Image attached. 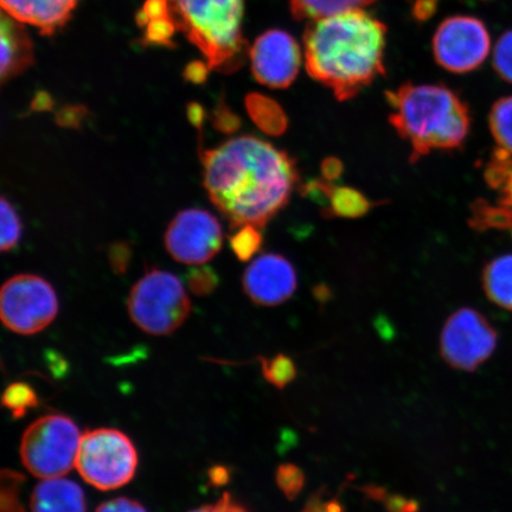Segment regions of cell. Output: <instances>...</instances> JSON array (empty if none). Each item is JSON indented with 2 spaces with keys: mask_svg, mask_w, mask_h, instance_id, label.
I'll return each mask as SVG.
<instances>
[{
  "mask_svg": "<svg viewBox=\"0 0 512 512\" xmlns=\"http://www.w3.org/2000/svg\"><path fill=\"white\" fill-rule=\"evenodd\" d=\"M201 152L204 188L233 228H264L285 208L299 179L296 162L259 138H233Z\"/></svg>",
  "mask_w": 512,
  "mask_h": 512,
  "instance_id": "obj_1",
  "label": "cell"
},
{
  "mask_svg": "<svg viewBox=\"0 0 512 512\" xmlns=\"http://www.w3.org/2000/svg\"><path fill=\"white\" fill-rule=\"evenodd\" d=\"M387 28L362 9L313 19L304 35L311 78L341 101L354 98L384 74Z\"/></svg>",
  "mask_w": 512,
  "mask_h": 512,
  "instance_id": "obj_2",
  "label": "cell"
},
{
  "mask_svg": "<svg viewBox=\"0 0 512 512\" xmlns=\"http://www.w3.org/2000/svg\"><path fill=\"white\" fill-rule=\"evenodd\" d=\"M387 99L390 124L412 146V162L433 150L459 149L470 132L469 107L445 86L408 82Z\"/></svg>",
  "mask_w": 512,
  "mask_h": 512,
  "instance_id": "obj_3",
  "label": "cell"
},
{
  "mask_svg": "<svg viewBox=\"0 0 512 512\" xmlns=\"http://www.w3.org/2000/svg\"><path fill=\"white\" fill-rule=\"evenodd\" d=\"M169 16L206 57L211 70H238L247 56L242 36L245 0H168Z\"/></svg>",
  "mask_w": 512,
  "mask_h": 512,
  "instance_id": "obj_4",
  "label": "cell"
},
{
  "mask_svg": "<svg viewBox=\"0 0 512 512\" xmlns=\"http://www.w3.org/2000/svg\"><path fill=\"white\" fill-rule=\"evenodd\" d=\"M128 315L140 330L152 336H168L181 328L191 303L181 280L170 272L152 270L132 287Z\"/></svg>",
  "mask_w": 512,
  "mask_h": 512,
  "instance_id": "obj_5",
  "label": "cell"
},
{
  "mask_svg": "<svg viewBox=\"0 0 512 512\" xmlns=\"http://www.w3.org/2000/svg\"><path fill=\"white\" fill-rule=\"evenodd\" d=\"M81 439L79 427L68 416H43L23 434L22 463L37 478L63 477L76 466Z\"/></svg>",
  "mask_w": 512,
  "mask_h": 512,
  "instance_id": "obj_6",
  "label": "cell"
},
{
  "mask_svg": "<svg viewBox=\"0 0 512 512\" xmlns=\"http://www.w3.org/2000/svg\"><path fill=\"white\" fill-rule=\"evenodd\" d=\"M138 452L130 438L113 428L82 435L76 469L94 488L108 491L130 483L136 475Z\"/></svg>",
  "mask_w": 512,
  "mask_h": 512,
  "instance_id": "obj_7",
  "label": "cell"
},
{
  "mask_svg": "<svg viewBox=\"0 0 512 512\" xmlns=\"http://www.w3.org/2000/svg\"><path fill=\"white\" fill-rule=\"evenodd\" d=\"M57 312L59 299L53 286L37 275H15L2 287L0 317L15 334H38L54 322Z\"/></svg>",
  "mask_w": 512,
  "mask_h": 512,
  "instance_id": "obj_8",
  "label": "cell"
},
{
  "mask_svg": "<svg viewBox=\"0 0 512 512\" xmlns=\"http://www.w3.org/2000/svg\"><path fill=\"white\" fill-rule=\"evenodd\" d=\"M498 335L477 310L463 307L447 319L440 338L441 355L451 367L475 371L494 354Z\"/></svg>",
  "mask_w": 512,
  "mask_h": 512,
  "instance_id": "obj_9",
  "label": "cell"
},
{
  "mask_svg": "<svg viewBox=\"0 0 512 512\" xmlns=\"http://www.w3.org/2000/svg\"><path fill=\"white\" fill-rule=\"evenodd\" d=\"M490 35L478 18L454 16L440 24L433 38V54L440 67L464 74L482 66L490 51Z\"/></svg>",
  "mask_w": 512,
  "mask_h": 512,
  "instance_id": "obj_10",
  "label": "cell"
},
{
  "mask_svg": "<svg viewBox=\"0 0 512 512\" xmlns=\"http://www.w3.org/2000/svg\"><path fill=\"white\" fill-rule=\"evenodd\" d=\"M166 251L178 262L198 266L220 252L223 242L221 224L213 214L202 209L178 213L165 233Z\"/></svg>",
  "mask_w": 512,
  "mask_h": 512,
  "instance_id": "obj_11",
  "label": "cell"
},
{
  "mask_svg": "<svg viewBox=\"0 0 512 512\" xmlns=\"http://www.w3.org/2000/svg\"><path fill=\"white\" fill-rule=\"evenodd\" d=\"M248 55L255 80L273 89L290 87L302 64L298 42L278 29L268 30L256 38Z\"/></svg>",
  "mask_w": 512,
  "mask_h": 512,
  "instance_id": "obj_12",
  "label": "cell"
},
{
  "mask_svg": "<svg viewBox=\"0 0 512 512\" xmlns=\"http://www.w3.org/2000/svg\"><path fill=\"white\" fill-rule=\"evenodd\" d=\"M297 273L291 262L279 254L255 259L243 275V290L255 304L275 306L293 296Z\"/></svg>",
  "mask_w": 512,
  "mask_h": 512,
  "instance_id": "obj_13",
  "label": "cell"
},
{
  "mask_svg": "<svg viewBox=\"0 0 512 512\" xmlns=\"http://www.w3.org/2000/svg\"><path fill=\"white\" fill-rule=\"evenodd\" d=\"M3 12L42 35H53L67 23L78 0H0Z\"/></svg>",
  "mask_w": 512,
  "mask_h": 512,
  "instance_id": "obj_14",
  "label": "cell"
},
{
  "mask_svg": "<svg viewBox=\"0 0 512 512\" xmlns=\"http://www.w3.org/2000/svg\"><path fill=\"white\" fill-rule=\"evenodd\" d=\"M0 42H2V81H8L34 63V47L27 30L21 22L3 12L0 24Z\"/></svg>",
  "mask_w": 512,
  "mask_h": 512,
  "instance_id": "obj_15",
  "label": "cell"
},
{
  "mask_svg": "<svg viewBox=\"0 0 512 512\" xmlns=\"http://www.w3.org/2000/svg\"><path fill=\"white\" fill-rule=\"evenodd\" d=\"M31 512H86L85 494L73 480L43 479L32 491Z\"/></svg>",
  "mask_w": 512,
  "mask_h": 512,
  "instance_id": "obj_16",
  "label": "cell"
},
{
  "mask_svg": "<svg viewBox=\"0 0 512 512\" xmlns=\"http://www.w3.org/2000/svg\"><path fill=\"white\" fill-rule=\"evenodd\" d=\"M304 194L315 198V200H324L328 204L330 216L343 217V219H358L366 215L373 207L361 191L349 187H337L325 179H317L307 183L303 188Z\"/></svg>",
  "mask_w": 512,
  "mask_h": 512,
  "instance_id": "obj_17",
  "label": "cell"
},
{
  "mask_svg": "<svg viewBox=\"0 0 512 512\" xmlns=\"http://www.w3.org/2000/svg\"><path fill=\"white\" fill-rule=\"evenodd\" d=\"M483 286L492 303L512 311V254L498 256L486 265Z\"/></svg>",
  "mask_w": 512,
  "mask_h": 512,
  "instance_id": "obj_18",
  "label": "cell"
},
{
  "mask_svg": "<svg viewBox=\"0 0 512 512\" xmlns=\"http://www.w3.org/2000/svg\"><path fill=\"white\" fill-rule=\"evenodd\" d=\"M246 108L253 123L268 136L278 137L285 133L288 120L277 101L266 95L251 93L246 96Z\"/></svg>",
  "mask_w": 512,
  "mask_h": 512,
  "instance_id": "obj_19",
  "label": "cell"
},
{
  "mask_svg": "<svg viewBox=\"0 0 512 512\" xmlns=\"http://www.w3.org/2000/svg\"><path fill=\"white\" fill-rule=\"evenodd\" d=\"M292 15L302 19H319L339 12L362 9L376 2V0H288Z\"/></svg>",
  "mask_w": 512,
  "mask_h": 512,
  "instance_id": "obj_20",
  "label": "cell"
},
{
  "mask_svg": "<svg viewBox=\"0 0 512 512\" xmlns=\"http://www.w3.org/2000/svg\"><path fill=\"white\" fill-rule=\"evenodd\" d=\"M485 181L499 194L498 204L512 210V156L496 150L485 169Z\"/></svg>",
  "mask_w": 512,
  "mask_h": 512,
  "instance_id": "obj_21",
  "label": "cell"
},
{
  "mask_svg": "<svg viewBox=\"0 0 512 512\" xmlns=\"http://www.w3.org/2000/svg\"><path fill=\"white\" fill-rule=\"evenodd\" d=\"M489 124L499 149L512 156V95L495 102L491 108Z\"/></svg>",
  "mask_w": 512,
  "mask_h": 512,
  "instance_id": "obj_22",
  "label": "cell"
},
{
  "mask_svg": "<svg viewBox=\"0 0 512 512\" xmlns=\"http://www.w3.org/2000/svg\"><path fill=\"white\" fill-rule=\"evenodd\" d=\"M470 224L478 230L512 228V210L501 204L494 207L488 202L477 201L473 204Z\"/></svg>",
  "mask_w": 512,
  "mask_h": 512,
  "instance_id": "obj_23",
  "label": "cell"
},
{
  "mask_svg": "<svg viewBox=\"0 0 512 512\" xmlns=\"http://www.w3.org/2000/svg\"><path fill=\"white\" fill-rule=\"evenodd\" d=\"M261 371L265 380L278 389H284L297 377L296 363L284 354L261 358Z\"/></svg>",
  "mask_w": 512,
  "mask_h": 512,
  "instance_id": "obj_24",
  "label": "cell"
},
{
  "mask_svg": "<svg viewBox=\"0 0 512 512\" xmlns=\"http://www.w3.org/2000/svg\"><path fill=\"white\" fill-rule=\"evenodd\" d=\"M38 405V396L28 383L16 382L6 388L3 406L11 411L14 418H23L29 409Z\"/></svg>",
  "mask_w": 512,
  "mask_h": 512,
  "instance_id": "obj_25",
  "label": "cell"
},
{
  "mask_svg": "<svg viewBox=\"0 0 512 512\" xmlns=\"http://www.w3.org/2000/svg\"><path fill=\"white\" fill-rule=\"evenodd\" d=\"M25 477L12 470L2 472V490H0V512H27L21 501V486Z\"/></svg>",
  "mask_w": 512,
  "mask_h": 512,
  "instance_id": "obj_26",
  "label": "cell"
},
{
  "mask_svg": "<svg viewBox=\"0 0 512 512\" xmlns=\"http://www.w3.org/2000/svg\"><path fill=\"white\" fill-rule=\"evenodd\" d=\"M262 234L260 228L255 226H242L230 238V247L238 259L248 261L260 251Z\"/></svg>",
  "mask_w": 512,
  "mask_h": 512,
  "instance_id": "obj_27",
  "label": "cell"
},
{
  "mask_svg": "<svg viewBox=\"0 0 512 512\" xmlns=\"http://www.w3.org/2000/svg\"><path fill=\"white\" fill-rule=\"evenodd\" d=\"M2 242L0 249L3 252H10L16 248L22 236V222L19 219L14 206L8 201V198L2 197Z\"/></svg>",
  "mask_w": 512,
  "mask_h": 512,
  "instance_id": "obj_28",
  "label": "cell"
},
{
  "mask_svg": "<svg viewBox=\"0 0 512 512\" xmlns=\"http://www.w3.org/2000/svg\"><path fill=\"white\" fill-rule=\"evenodd\" d=\"M275 482L283 494L293 501L304 489L305 475L302 469L294 464L280 465L275 473Z\"/></svg>",
  "mask_w": 512,
  "mask_h": 512,
  "instance_id": "obj_29",
  "label": "cell"
},
{
  "mask_svg": "<svg viewBox=\"0 0 512 512\" xmlns=\"http://www.w3.org/2000/svg\"><path fill=\"white\" fill-rule=\"evenodd\" d=\"M144 40L149 44L157 46L175 47L174 38L177 28L171 17L151 19L144 27Z\"/></svg>",
  "mask_w": 512,
  "mask_h": 512,
  "instance_id": "obj_30",
  "label": "cell"
},
{
  "mask_svg": "<svg viewBox=\"0 0 512 512\" xmlns=\"http://www.w3.org/2000/svg\"><path fill=\"white\" fill-rule=\"evenodd\" d=\"M187 285L195 296H208L219 285V275L209 266L192 268L187 273Z\"/></svg>",
  "mask_w": 512,
  "mask_h": 512,
  "instance_id": "obj_31",
  "label": "cell"
},
{
  "mask_svg": "<svg viewBox=\"0 0 512 512\" xmlns=\"http://www.w3.org/2000/svg\"><path fill=\"white\" fill-rule=\"evenodd\" d=\"M494 68L499 78L512 83V30L505 32L496 44Z\"/></svg>",
  "mask_w": 512,
  "mask_h": 512,
  "instance_id": "obj_32",
  "label": "cell"
},
{
  "mask_svg": "<svg viewBox=\"0 0 512 512\" xmlns=\"http://www.w3.org/2000/svg\"><path fill=\"white\" fill-rule=\"evenodd\" d=\"M211 121H213L215 130L224 134L238 132L242 124L239 115L230 110L223 98L217 102L215 110L211 114Z\"/></svg>",
  "mask_w": 512,
  "mask_h": 512,
  "instance_id": "obj_33",
  "label": "cell"
},
{
  "mask_svg": "<svg viewBox=\"0 0 512 512\" xmlns=\"http://www.w3.org/2000/svg\"><path fill=\"white\" fill-rule=\"evenodd\" d=\"M366 494L376 501H383L384 507L388 510V512H419V503L412 501V499H407L400 495L394 496H386V492L381 488H373V486H368L366 489Z\"/></svg>",
  "mask_w": 512,
  "mask_h": 512,
  "instance_id": "obj_34",
  "label": "cell"
},
{
  "mask_svg": "<svg viewBox=\"0 0 512 512\" xmlns=\"http://www.w3.org/2000/svg\"><path fill=\"white\" fill-rule=\"evenodd\" d=\"M88 114L86 106H64L56 114V124L66 128H80Z\"/></svg>",
  "mask_w": 512,
  "mask_h": 512,
  "instance_id": "obj_35",
  "label": "cell"
},
{
  "mask_svg": "<svg viewBox=\"0 0 512 512\" xmlns=\"http://www.w3.org/2000/svg\"><path fill=\"white\" fill-rule=\"evenodd\" d=\"M190 512H249L245 505H242L229 492H226L219 501L214 504L203 505V507Z\"/></svg>",
  "mask_w": 512,
  "mask_h": 512,
  "instance_id": "obj_36",
  "label": "cell"
},
{
  "mask_svg": "<svg viewBox=\"0 0 512 512\" xmlns=\"http://www.w3.org/2000/svg\"><path fill=\"white\" fill-rule=\"evenodd\" d=\"M96 512H147L146 509L133 499L120 497L102 503Z\"/></svg>",
  "mask_w": 512,
  "mask_h": 512,
  "instance_id": "obj_37",
  "label": "cell"
},
{
  "mask_svg": "<svg viewBox=\"0 0 512 512\" xmlns=\"http://www.w3.org/2000/svg\"><path fill=\"white\" fill-rule=\"evenodd\" d=\"M131 248L126 243H117L110 249V262L115 273L126 272L131 260Z\"/></svg>",
  "mask_w": 512,
  "mask_h": 512,
  "instance_id": "obj_38",
  "label": "cell"
},
{
  "mask_svg": "<svg viewBox=\"0 0 512 512\" xmlns=\"http://www.w3.org/2000/svg\"><path fill=\"white\" fill-rule=\"evenodd\" d=\"M210 70L211 69L207 62H191L184 70V79L188 82L194 83V85H202V83L206 82L208 79Z\"/></svg>",
  "mask_w": 512,
  "mask_h": 512,
  "instance_id": "obj_39",
  "label": "cell"
},
{
  "mask_svg": "<svg viewBox=\"0 0 512 512\" xmlns=\"http://www.w3.org/2000/svg\"><path fill=\"white\" fill-rule=\"evenodd\" d=\"M343 174V164L341 160L330 157L323 160L322 175L325 181L334 182Z\"/></svg>",
  "mask_w": 512,
  "mask_h": 512,
  "instance_id": "obj_40",
  "label": "cell"
},
{
  "mask_svg": "<svg viewBox=\"0 0 512 512\" xmlns=\"http://www.w3.org/2000/svg\"><path fill=\"white\" fill-rule=\"evenodd\" d=\"M230 476L232 475H230L228 467L222 465L211 467L208 472L209 482L211 485L216 486V488L227 485L229 483Z\"/></svg>",
  "mask_w": 512,
  "mask_h": 512,
  "instance_id": "obj_41",
  "label": "cell"
},
{
  "mask_svg": "<svg viewBox=\"0 0 512 512\" xmlns=\"http://www.w3.org/2000/svg\"><path fill=\"white\" fill-rule=\"evenodd\" d=\"M437 9V0H416L414 4V16L420 21L430 18Z\"/></svg>",
  "mask_w": 512,
  "mask_h": 512,
  "instance_id": "obj_42",
  "label": "cell"
},
{
  "mask_svg": "<svg viewBox=\"0 0 512 512\" xmlns=\"http://www.w3.org/2000/svg\"><path fill=\"white\" fill-rule=\"evenodd\" d=\"M188 118L190 123L195 125L198 128V131L202 132L204 119H206V112H204L203 107L198 104H189Z\"/></svg>",
  "mask_w": 512,
  "mask_h": 512,
  "instance_id": "obj_43",
  "label": "cell"
},
{
  "mask_svg": "<svg viewBox=\"0 0 512 512\" xmlns=\"http://www.w3.org/2000/svg\"><path fill=\"white\" fill-rule=\"evenodd\" d=\"M54 102L48 93L40 92L31 102V110L36 112L50 111Z\"/></svg>",
  "mask_w": 512,
  "mask_h": 512,
  "instance_id": "obj_44",
  "label": "cell"
},
{
  "mask_svg": "<svg viewBox=\"0 0 512 512\" xmlns=\"http://www.w3.org/2000/svg\"><path fill=\"white\" fill-rule=\"evenodd\" d=\"M302 512H326V503L322 501V492L310 498Z\"/></svg>",
  "mask_w": 512,
  "mask_h": 512,
  "instance_id": "obj_45",
  "label": "cell"
}]
</instances>
